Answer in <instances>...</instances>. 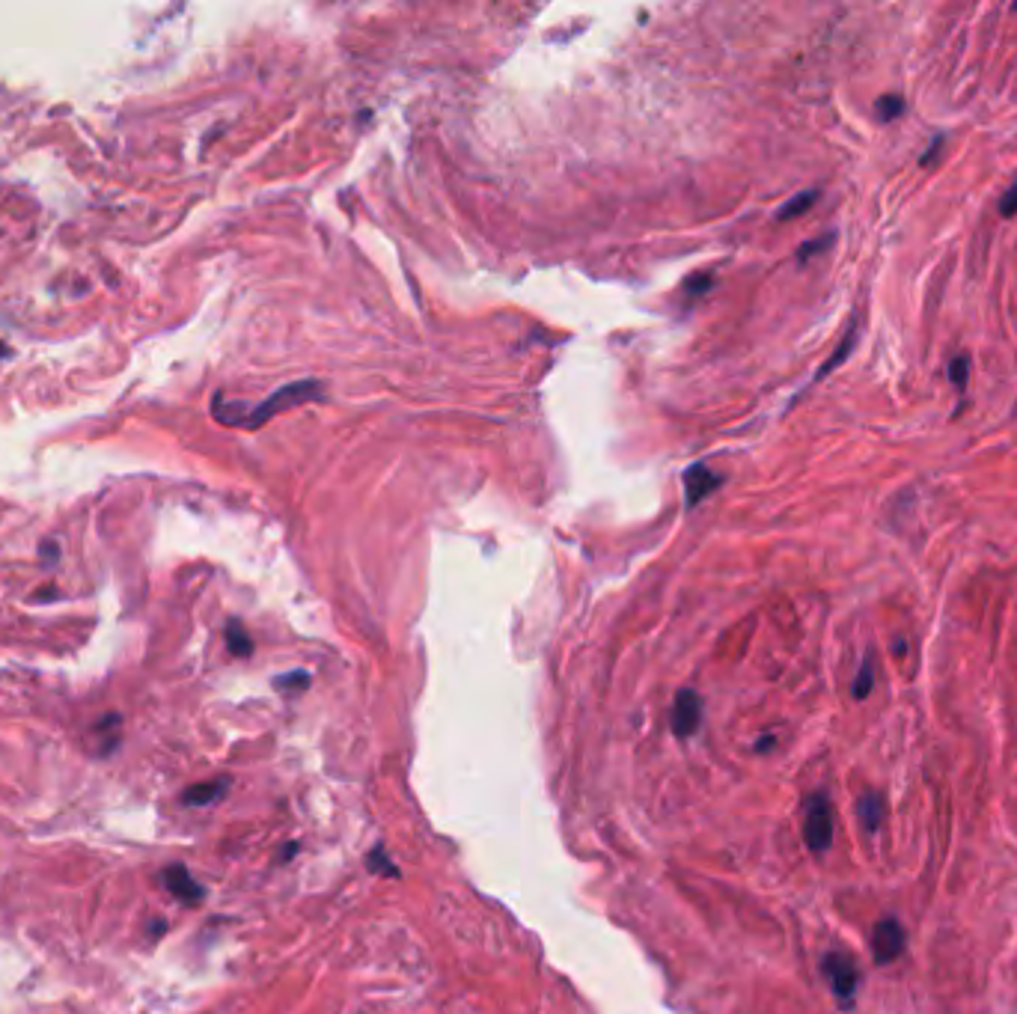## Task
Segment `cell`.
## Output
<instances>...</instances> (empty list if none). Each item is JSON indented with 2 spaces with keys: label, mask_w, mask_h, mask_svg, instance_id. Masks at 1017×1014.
I'll return each instance as SVG.
<instances>
[{
  "label": "cell",
  "mask_w": 1017,
  "mask_h": 1014,
  "mask_svg": "<svg viewBox=\"0 0 1017 1014\" xmlns=\"http://www.w3.org/2000/svg\"><path fill=\"white\" fill-rule=\"evenodd\" d=\"M322 396V384L319 381H313V378H307V381H295V384H286V387H280L274 396H268L262 405H256L250 414H247V420H244V426L247 429H259L262 423H268L271 417H277L280 411H286V408H295V405H301V402H310V399H319Z\"/></svg>",
  "instance_id": "1"
},
{
  "label": "cell",
  "mask_w": 1017,
  "mask_h": 1014,
  "mask_svg": "<svg viewBox=\"0 0 1017 1014\" xmlns=\"http://www.w3.org/2000/svg\"><path fill=\"white\" fill-rule=\"evenodd\" d=\"M803 839L812 854H824L833 845V806L827 794L815 791L806 797L803 809Z\"/></svg>",
  "instance_id": "2"
},
{
  "label": "cell",
  "mask_w": 1017,
  "mask_h": 1014,
  "mask_svg": "<svg viewBox=\"0 0 1017 1014\" xmlns=\"http://www.w3.org/2000/svg\"><path fill=\"white\" fill-rule=\"evenodd\" d=\"M821 970L836 994V1000L848 1009L857 997V985H860V970L857 964L845 955V952H827L821 958Z\"/></svg>",
  "instance_id": "3"
},
{
  "label": "cell",
  "mask_w": 1017,
  "mask_h": 1014,
  "mask_svg": "<svg viewBox=\"0 0 1017 1014\" xmlns=\"http://www.w3.org/2000/svg\"><path fill=\"white\" fill-rule=\"evenodd\" d=\"M904 952V928L899 919L887 916L875 925V934H872V955H875V964L887 967L893 964L899 955Z\"/></svg>",
  "instance_id": "4"
},
{
  "label": "cell",
  "mask_w": 1017,
  "mask_h": 1014,
  "mask_svg": "<svg viewBox=\"0 0 1017 1014\" xmlns=\"http://www.w3.org/2000/svg\"><path fill=\"white\" fill-rule=\"evenodd\" d=\"M699 723H702V696L693 687L678 690L676 702H673V732H676V738L696 735Z\"/></svg>",
  "instance_id": "5"
},
{
  "label": "cell",
  "mask_w": 1017,
  "mask_h": 1014,
  "mask_svg": "<svg viewBox=\"0 0 1017 1014\" xmlns=\"http://www.w3.org/2000/svg\"><path fill=\"white\" fill-rule=\"evenodd\" d=\"M161 881H164V887H167V893H170L173 899H179V902L188 904V907L203 904V899H206L203 884H200L182 863H170V866L164 869Z\"/></svg>",
  "instance_id": "6"
},
{
  "label": "cell",
  "mask_w": 1017,
  "mask_h": 1014,
  "mask_svg": "<svg viewBox=\"0 0 1017 1014\" xmlns=\"http://www.w3.org/2000/svg\"><path fill=\"white\" fill-rule=\"evenodd\" d=\"M723 476H717L708 464H693L687 467L684 473V497H687V506H696L699 500H705L714 488H720Z\"/></svg>",
  "instance_id": "7"
},
{
  "label": "cell",
  "mask_w": 1017,
  "mask_h": 1014,
  "mask_svg": "<svg viewBox=\"0 0 1017 1014\" xmlns=\"http://www.w3.org/2000/svg\"><path fill=\"white\" fill-rule=\"evenodd\" d=\"M96 732V744H99V756H111L119 747V732H122V717L119 714H105L93 723Z\"/></svg>",
  "instance_id": "8"
},
{
  "label": "cell",
  "mask_w": 1017,
  "mask_h": 1014,
  "mask_svg": "<svg viewBox=\"0 0 1017 1014\" xmlns=\"http://www.w3.org/2000/svg\"><path fill=\"white\" fill-rule=\"evenodd\" d=\"M857 815H860V824L875 833L881 824H884V797L875 794V791H866L860 800H857Z\"/></svg>",
  "instance_id": "9"
},
{
  "label": "cell",
  "mask_w": 1017,
  "mask_h": 1014,
  "mask_svg": "<svg viewBox=\"0 0 1017 1014\" xmlns=\"http://www.w3.org/2000/svg\"><path fill=\"white\" fill-rule=\"evenodd\" d=\"M229 789V780H209V783H197L191 789H185L182 800L188 806H209L215 803L218 797H224V791Z\"/></svg>",
  "instance_id": "10"
},
{
  "label": "cell",
  "mask_w": 1017,
  "mask_h": 1014,
  "mask_svg": "<svg viewBox=\"0 0 1017 1014\" xmlns=\"http://www.w3.org/2000/svg\"><path fill=\"white\" fill-rule=\"evenodd\" d=\"M226 649H229V655H235V658H247V655L253 652V643H250L247 631H244L241 622H235V619L226 625Z\"/></svg>",
  "instance_id": "11"
},
{
  "label": "cell",
  "mask_w": 1017,
  "mask_h": 1014,
  "mask_svg": "<svg viewBox=\"0 0 1017 1014\" xmlns=\"http://www.w3.org/2000/svg\"><path fill=\"white\" fill-rule=\"evenodd\" d=\"M872 687H875V658L866 655L863 664H860V670H857V678H854L851 693H854V699H866V696L872 693Z\"/></svg>",
  "instance_id": "12"
},
{
  "label": "cell",
  "mask_w": 1017,
  "mask_h": 1014,
  "mask_svg": "<svg viewBox=\"0 0 1017 1014\" xmlns=\"http://www.w3.org/2000/svg\"><path fill=\"white\" fill-rule=\"evenodd\" d=\"M815 200H818V191H803V194H797L794 200H789V203L777 212V218H780V221H791V218L803 215L806 209H812Z\"/></svg>",
  "instance_id": "13"
},
{
  "label": "cell",
  "mask_w": 1017,
  "mask_h": 1014,
  "mask_svg": "<svg viewBox=\"0 0 1017 1014\" xmlns=\"http://www.w3.org/2000/svg\"><path fill=\"white\" fill-rule=\"evenodd\" d=\"M366 866H369L372 872L384 875V878H399V869H396V863L387 857V851H384L381 845L369 851V857H366Z\"/></svg>",
  "instance_id": "14"
},
{
  "label": "cell",
  "mask_w": 1017,
  "mask_h": 1014,
  "mask_svg": "<svg viewBox=\"0 0 1017 1014\" xmlns=\"http://www.w3.org/2000/svg\"><path fill=\"white\" fill-rule=\"evenodd\" d=\"M904 99L902 96H896V93H887V96H881L878 99V105H875V111H878V119L881 122H893V119H899L904 113Z\"/></svg>",
  "instance_id": "15"
},
{
  "label": "cell",
  "mask_w": 1017,
  "mask_h": 1014,
  "mask_svg": "<svg viewBox=\"0 0 1017 1014\" xmlns=\"http://www.w3.org/2000/svg\"><path fill=\"white\" fill-rule=\"evenodd\" d=\"M854 345H857V328H851V331H848V337H845V342H842V345H839V348L833 351V357H830V360H827V363L821 366V372H818L815 378L821 381V378H824L827 372H833V369H836V366H839V363H842V360L848 357V351H851Z\"/></svg>",
  "instance_id": "16"
},
{
  "label": "cell",
  "mask_w": 1017,
  "mask_h": 1014,
  "mask_svg": "<svg viewBox=\"0 0 1017 1014\" xmlns=\"http://www.w3.org/2000/svg\"><path fill=\"white\" fill-rule=\"evenodd\" d=\"M970 357L967 354H958V357H952L949 360V381L958 387V390H964L967 387V378H970Z\"/></svg>",
  "instance_id": "17"
},
{
  "label": "cell",
  "mask_w": 1017,
  "mask_h": 1014,
  "mask_svg": "<svg viewBox=\"0 0 1017 1014\" xmlns=\"http://www.w3.org/2000/svg\"><path fill=\"white\" fill-rule=\"evenodd\" d=\"M274 687L277 690H283V693H298V690H307L310 687V673H304V670H298V673H286V676H277L274 678Z\"/></svg>",
  "instance_id": "18"
},
{
  "label": "cell",
  "mask_w": 1017,
  "mask_h": 1014,
  "mask_svg": "<svg viewBox=\"0 0 1017 1014\" xmlns=\"http://www.w3.org/2000/svg\"><path fill=\"white\" fill-rule=\"evenodd\" d=\"M830 244H833V235H821L818 241H809V244H803V247L797 250V259H809V256H815V253L827 250Z\"/></svg>",
  "instance_id": "19"
},
{
  "label": "cell",
  "mask_w": 1017,
  "mask_h": 1014,
  "mask_svg": "<svg viewBox=\"0 0 1017 1014\" xmlns=\"http://www.w3.org/2000/svg\"><path fill=\"white\" fill-rule=\"evenodd\" d=\"M1000 215H1003V218H1015L1017 215V182L1003 194V200H1000Z\"/></svg>",
  "instance_id": "20"
},
{
  "label": "cell",
  "mask_w": 1017,
  "mask_h": 1014,
  "mask_svg": "<svg viewBox=\"0 0 1017 1014\" xmlns=\"http://www.w3.org/2000/svg\"><path fill=\"white\" fill-rule=\"evenodd\" d=\"M940 152H943V137L937 134V137H934V143H931V149H928V152L919 158V164H922V167H931V164L937 161V155H940Z\"/></svg>",
  "instance_id": "21"
},
{
  "label": "cell",
  "mask_w": 1017,
  "mask_h": 1014,
  "mask_svg": "<svg viewBox=\"0 0 1017 1014\" xmlns=\"http://www.w3.org/2000/svg\"><path fill=\"white\" fill-rule=\"evenodd\" d=\"M774 744H777V738H774V735H765V738H759V741H756V750H759V753H768Z\"/></svg>",
  "instance_id": "22"
},
{
  "label": "cell",
  "mask_w": 1017,
  "mask_h": 1014,
  "mask_svg": "<svg viewBox=\"0 0 1017 1014\" xmlns=\"http://www.w3.org/2000/svg\"><path fill=\"white\" fill-rule=\"evenodd\" d=\"M295 854H298V842H286V848H283V854H280V863L292 860Z\"/></svg>",
  "instance_id": "23"
},
{
  "label": "cell",
  "mask_w": 1017,
  "mask_h": 1014,
  "mask_svg": "<svg viewBox=\"0 0 1017 1014\" xmlns=\"http://www.w3.org/2000/svg\"><path fill=\"white\" fill-rule=\"evenodd\" d=\"M164 931H167V925H164V922H155V925L149 928V934H152V937H161Z\"/></svg>",
  "instance_id": "24"
},
{
  "label": "cell",
  "mask_w": 1017,
  "mask_h": 1014,
  "mask_svg": "<svg viewBox=\"0 0 1017 1014\" xmlns=\"http://www.w3.org/2000/svg\"><path fill=\"white\" fill-rule=\"evenodd\" d=\"M0 354H6V345H3V342H0Z\"/></svg>",
  "instance_id": "25"
}]
</instances>
